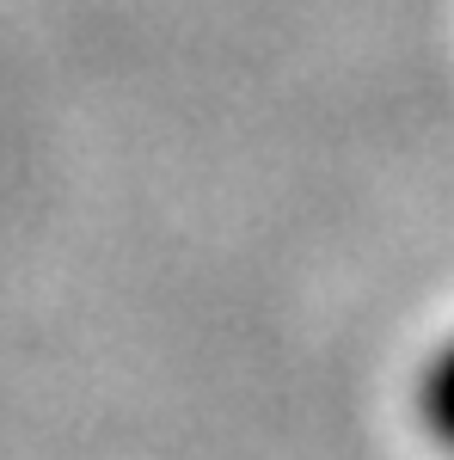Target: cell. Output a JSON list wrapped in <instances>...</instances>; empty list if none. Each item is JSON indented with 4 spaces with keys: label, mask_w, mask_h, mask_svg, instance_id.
Masks as SVG:
<instances>
[{
    "label": "cell",
    "mask_w": 454,
    "mask_h": 460,
    "mask_svg": "<svg viewBox=\"0 0 454 460\" xmlns=\"http://www.w3.org/2000/svg\"><path fill=\"white\" fill-rule=\"evenodd\" d=\"M412 411L430 442H442L454 455V338H442L430 362L418 368V387H412Z\"/></svg>",
    "instance_id": "6da1fadb"
}]
</instances>
